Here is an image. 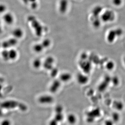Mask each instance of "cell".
<instances>
[{
	"label": "cell",
	"instance_id": "1",
	"mask_svg": "<svg viewBox=\"0 0 125 125\" xmlns=\"http://www.w3.org/2000/svg\"><path fill=\"white\" fill-rule=\"evenodd\" d=\"M0 106L3 109H11L18 108L22 112L26 111L28 109V106L24 103L13 99L3 101L1 103Z\"/></svg>",
	"mask_w": 125,
	"mask_h": 125
},
{
	"label": "cell",
	"instance_id": "2",
	"mask_svg": "<svg viewBox=\"0 0 125 125\" xmlns=\"http://www.w3.org/2000/svg\"><path fill=\"white\" fill-rule=\"evenodd\" d=\"M28 20L34 29L36 36L39 37L42 36L44 28L36 17L33 16H30L28 17Z\"/></svg>",
	"mask_w": 125,
	"mask_h": 125
},
{
	"label": "cell",
	"instance_id": "3",
	"mask_svg": "<svg viewBox=\"0 0 125 125\" xmlns=\"http://www.w3.org/2000/svg\"><path fill=\"white\" fill-rule=\"evenodd\" d=\"M54 101L53 96L50 94H44L41 95L38 98V102L42 105H48L52 103Z\"/></svg>",
	"mask_w": 125,
	"mask_h": 125
},
{
	"label": "cell",
	"instance_id": "4",
	"mask_svg": "<svg viewBox=\"0 0 125 125\" xmlns=\"http://www.w3.org/2000/svg\"><path fill=\"white\" fill-rule=\"evenodd\" d=\"M55 60L54 57L52 56L47 57L43 61L42 67L45 70L50 71L55 67Z\"/></svg>",
	"mask_w": 125,
	"mask_h": 125
},
{
	"label": "cell",
	"instance_id": "5",
	"mask_svg": "<svg viewBox=\"0 0 125 125\" xmlns=\"http://www.w3.org/2000/svg\"><path fill=\"white\" fill-rule=\"evenodd\" d=\"M18 43V39L13 37L3 41L1 43V47L3 49H10L15 46Z\"/></svg>",
	"mask_w": 125,
	"mask_h": 125
},
{
	"label": "cell",
	"instance_id": "6",
	"mask_svg": "<svg viewBox=\"0 0 125 125\" xmlns=\"http://www.w3.org/2000/svg\"><path fill=\"white\" fill-rule=\"evenodd\" d=\"M62 83L59 79H55L52 81L49 87V91L51 94L56 93L61 87Z\"/></svg>",
	"mask_w": 125,
	"mask_h": 125
},
{
	"label": "cell",
	"instance_id": "7",
	"mask_svg": "<svg viewBox=\"0 0 125 125\" xmlns=\"http://www.w3.org/2000/svg\"><path fill=\"white\" fill-rule=\"evenodd\" d=\"M59 5L60 12L62 14L65 13L68 8V2L67 0H60Z\"/></svg>",
	"mask_w": 125,
	"mask_h": 125
},
{
	"label": "cell",
	"instance_id": "8",
	"mask_svg": "<svg viewBox=\"0 0 125 125\" xmlns=\"http://www.w3.org/2000/svg\"><path fill=\"white\" fill-rule=\"evenodd\" d=\"M58 78L62 83H67L70 80L71 75L68 72H62L59 75Z\"/></svg>",
	"mask_w": 125,
	"mask_h": 125
},
{
	"label": "cell",
	"instance_id": "9",
	"mask_svg": "<svg viewBox=\"0 0 125 125\" xmlns=\"http://www.w3.org/2000/svg\"><path fill=\"white\" fill-rule=\"evenodd\" d=\"M3 20L7 24H12L14 22V16L10 13H6L3 15Z\"/></svg>",
	"mask_w": 125,
	"mask_h": 125
},
{
	"label": "cell",
	"instance_id": "10",
	"mask_svg": "<svg viewBox=\"0 0 125 125\" xmlns=\"http://www.w3.org/2000/svg\"><path fill=\"white\" fill-rule=\"evenodd\" d=\"M9 61H13L16 60L18 56V52L13 48L8 49Z\"/></svg>",
	"mask_w": 125,
	"mask_h": 125
},
{
	"label": "cell",
	"instance_id": "11",
	"mask_svg": "<svg viewBox=\"0 0 125 125\" xmlns=\"http://www.w3.org/2000/svg\"><path fill=\"white\" fill-rule=\"evenodd\" d=\"M12 34L13 37L18 40L22 38L23 36V31L20 28H16L13 31Z\"/></svg>",
	"mask_w": 125,
	"mask_h": 125
},
{
	"label": "cell",
	"instance_id": "12",
	"mask_svg": "<svg viewBox=\"0 0 125 125\" xmlns=\"http://www.w3.org/2000/svg\"><path fill=\"white\" fill-rule=\"evenodd\" d=\"M32 64L34 68L38 69L42 67L43 61L40 58H36L33 61Z\"/></svg>",
	"mask_w": 125,
	"mask_h": 125
},
{
	"label": "cell",
	"instance_id": "13",
	"mask_svg": "<svg viewBox=\"0 0 125 125\" xmlns=\"http://www.w3.org/2000/svg\"><path fill=\"white\" fill-rule=\"evenodd\" d=\"M33 49L34 51L36 53H40L42 52L45 49L41 42L36 43L34 45L33 47Z\"/></svg>",
	"mask_w": 125,
	"mask_h": 125
},
{
	"label": "cell",
	"instance_id": "14",
	"mask_svg": "<svg viewBox=\"0 0 125 125\" xmlns=\"http://www.w3.org/2000/svg\"><path fill=\"white\" fill-rule=\"evenodd\" d=\"M67 120L68 123L70 125H74L77 121V118L74 114H70L67 116Z\"/></svg>",
	"mask_w": 125,
	"mask_h": 125
},
{
	"label": "cell",
	"instance_id": "15",
	"mask_svg": "<svg viewBox=\"0 0 125 125\" xmlns=\"http://www.w3.org/2000/svg\"><path fill=\"white\" fill-rule=\"evenodd\" d=\"M1 57L3 60L6 62L9 61L8 49H3L1 52Z\"/></svg>",
	"mask_w": 125,
	"mask_h": 125
},
{
	"label": "cell",
	"instance_id": "16",
	"mask_svg": "<svg viewBox=\"0 0 125 125\" xmlns=\"http://www.w3.org/2000/svg\"><path fill=\"white\" fill-rule=\"evenodd\" d=\"M51 41L49 39H45L41 42L45 49L49 47L51 45Z\"/></svg>",
	"mask_w": 125,
	"mask_h": 125
},
{
	"label": "cell",
	"instance_id": "17",
	"mask_svg": "<svg viewBox=\"0 0 125 125\" xmlns=\"http://www.w3.org/2000/svg\"><path fill=\"white\" fill-rule=\"evenodd\" d=\"M54 118L59 123L63 121L64 118V115L62 113H55Z\"/></svg>",
	"mask_w": 125,
	"mask_h": 125
},
{
	"label": "cell",
	"instance_id": "18",
	"mask_svg": "<svg viewBox=\"0 0 125 125\" xmlns=\"http://www.w3.org/2000/svg\"><path fill=\"white\" fill-rule=\"evenodd\" d=\"M50 75L52 78H55L57 75H59V70L56 67H54L50 71Z\"/></svg>",
	"mask_w": 125,
	"mask_h": 125
},
{
	"label": "cell",
	"instance_id": "19",
	"mask_svg": "<svg viewBox=\"0 0 125 125\" xmlns=\"http://www.w3.org/2000/svg\"><path fill=\"white\" fill-rule=\"evenodd\" d=\"M64 108L61 105H57L55 108V113H61L63 112Z\"/></svg>",
	"mask_w": 125,
	"mask_h": 125
},
{
	"label": "cell",
	"instance_id": "20",
	"mask_svg": "<svg viewBox=\"0 0 125 125\" xmlns=\"http://www.w3.org/2000/svg\"><path fill=\"white\" fill-rule=\"evenodd\" d=\"M1 125H11V122L8 119H5L1 122Z\"/></svg>",
	"mask_w": 125,
	"mask_h": 125
},
{
	"label": "cell",
	"instance_id": "21",
	"mask_svg": "<svg viewBox=\"0 0 125 125\" xmlns=\"http://www.w3.org/2000/svg\"><path fill=\"white\" fill-rule=\"evenodd\" d=\"M58 122L53 118L49 121L48 125H58Z\"/></svg>",
	"mask_w": 125,
	"mask_h": 125
},
{
	"label": "cell",
	"instance_id": "22",
	"mask_svg": "<svg viewBox=\"0 0 125 125\" xmlns=\"http://www.w3.org/2000/svg\"><path fill=\"white\" fill-rule=\"evenodd\" d=\"M38 3L37 1L31 3V8L33 10H35V9H37V8L38 7Z\"/></svg>",
	"mask_w": 125,
	"mask_h": 125
},
{
	"label": "cell",
	"instance_id": "23",
	"mask_svg": "<svg viewBox=\"0 0 125 125\" xmlns=\"http://www.w3.org/2000/svg\"><path fill=\"white\" fill-rule=\"evenodd\" d=\"M0 8V11L1 13H3L6 10V6L4 5H1Z\"/></svg>",
	"mask_w": 125,
	"mask_h": 125
},
{
	"label": "cell",
	"instance_id": "24",
	"mask_svg": "<svg viewBox=\"0 0 125 125\" xmlns=\"http://www.w3.org/2000/svg\"><path fill=\"white\" fill-rule=\"evenodd\" d=\"M22 1L23 2H24L25 4H26L29 2L28 0H22Z\"/></svg>",
	"mask_w": 125,
	"mask_h": 125
},
{
	"label": "cell",
	"instance_id": "25",
	"mask_svg": "<svg viewBox=\"0 0 125 125\" xmlns=\"http://www.w3.org/2000/svg\"><path fill=\"white\" fill-rule=\"evenodd\" d=\"M28 0L29 1V2L32 3V2H36V1H37V0Z\"/></svg>",
	"mask_w": 125,
	"mask_h": 125
}]
</instances>
